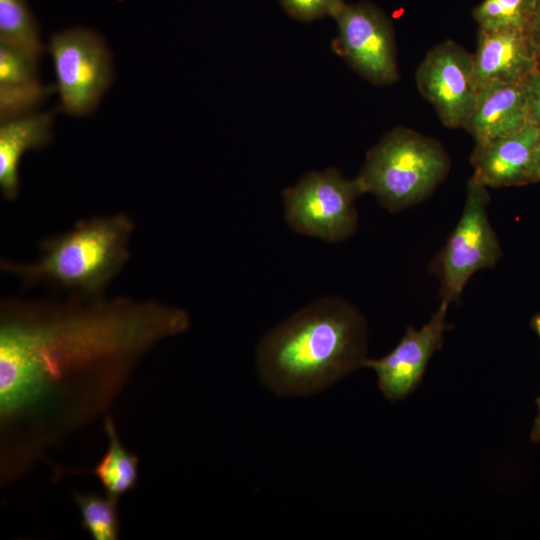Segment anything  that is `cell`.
Masks as SVG:
<instances>
[{
    "mask_svg": "<svg viewBox=\"0 0 540 540\" xmlns=\"http://www.w3.org/2000/svg\"><path fill=\"white\" fill-rule=\"evenodd\" d=\"M449 169V156L437 140L397 127L368 151L356 178L364 194L396 213L431 196Z\"/></svg>",
    "mask_w": 540,
    "mask_h": 540,
    "instance_id": "cell-4",
    "label": "cell"
},
{
    "mask_svg": "<svg viewBox=\"0 0 540 540\" xmlns=\"http://www.w3.org/2000/svg\"><path fill=\"white\" fill-rule=\"evenodd\" d=\"M474 77L479 89L497 83H525L540 67V52L527 32L479 28Z\"/></svg>",
    "mask_w": 540,
    "mask_h": 540,
    "instance_id": "cell-11",
    "label": "cell"
},
{
    "mask_svg": "<svg viewBox=\"0 0 540 540\" xmlns=\"http://www.w3.org/2000/svg\"><path fill=\"white\" fill-rule=\"evenodd\" d=\"M36 61L15 48L0 44L1 122L22 117L49 93L38 80Z\"/></svg>",
    "mask_w": 540,
    "mask_h": 540,
    "instance_id": "cell-15",
    "label": "cell"
},
{
    "mask_svg": "<svg viewBox=\"0 0 540 540\" xmlns=\"http://www.w3.org/2000/svg\"><path fill=\"white\" fill-rule=\"evenodd\" d=\"M280 2L291 17L301 21L333 16L344 3L342 0H280Z\"/></svg>",
    "mask_w": 540,
    "mask_h": 540,
    "instance_id": "cell-20",
    "label": "cell"
},
{
    "mask_svg": "<svg viewBox=\"0 0 540 540\" xmlns=\"http://www.w3.org/2000/svg\"><path fill=\"white\" fill-rule=\"evenodd\" d=\"M487 188L474 175L470 177L461 217L430 264L440 282L441 300L449 304L459 302L469 279L480 270L495 267L503 254L488 217Z\"/></svg>",
    "mask_w": 540,
    "mask_h": 540,
    "instance_id": "cell-6",
    "label": "cell"
},
{
    "mask_svg": "<svg viewBox=\"0 0 540 540\" xmlns=\"http://www.w3.org/2000/svg\"><path fill=\"white\" fill-rule=\"evenodd\" d=\"M61 107L80 116L98 103L111 79V59L102 39L86 29L54 34L50 41Z\"/></svg>",
    "mask_w": 540,
    "mask_h": 540,
    "instance_id": "cell-7",
    "label": "cell"
},
{
    "mask_svg": "<svg viewBox=\"0 0 540 540\" xmlns=\"http://www.w3.org/2000/svg\"><path fill=\"white\" fill-rule=\"evenodd\" d=\"M416 83L445 126L465 127L479 92L473 54L451 40L436 45L418 66Z\"/></svg>",
    "mask_w": 540,
    "mask_h": 540,
    "instance_id": "cell-8",
    "label": "cell"
},
{
    "mask_svg": "<svg viewBox=\"0 0 540 540\" xmlns=\"http://www.w3.org/2000/svg\"><path fill=\"white\" fill-rule=\"evenodd\" d=\"M135 223L125 213L77 221L71 229L43 239L30 262L1 259L3 273L22 286H51L67 295H104L130 258Z\"/></svg>",
    "mask_w": 540,
    "mask_h": 540,
    "instance_id": "cell-3",
    "label": "cell"
},
{
    "mask_svg": "<svg viewBox=\"0 0 540 540\" xmlns=\"http://www.w3.org/2000/svg\"><path fill=\"white\" fill-rule=\"evenodd\" d=\"M534 0H484L474 10L479 28L527 32Z\"/></svg>",
    "mask_w": 540,
    "mask_h": 540,
    "instance_id": "cell-19",
    "label": "cell"
},
{
    "mask_svg": "<svg viewBox=\"0 0 540 540\" xmlns=\"http://www.w3.org/2000/svg\"><path fill=\"white\" fill-rule=\"evenodd\" d=\"M448 306V302L441 300L423 327L417 330L408 326L400 342L387 355L364 360L362 367L374 370L378 387L389 401L404 399L420 384L431 357L442 348Z\"/></svg>",
    "mask_w": 540,
    "mask_h": 540,
    "instance_id": "cell-10",
    "label": "cell"
},
{
    "mask_svg": "<svg viewBox=\"0 0 540 540\" xmlns=\"http://www.w3.org/2000/svg\"><path fill=\"white\" fill-rule=\"evenodd\" d=\"M0 44L34 59L43 51L35 20L25 0H0Z\"/></svg>",
    "mask_w": 540,
    "mask_h": 540,
    "instance_id": "cell-17",
    "label": "cell"
},
{
    "mask_svg": "<svg viewBox=\"0 0 540 540\" xmlns=\"http://www.w3.org/2000/svg\"><path fill=\"white\" fill-rule=\"evenodd\" d=\"M530 182H540V129L534 150Z\"/></svg>",
    "mask_w": 540,
    "mask_h": 540,
    "instance_id": "cell-23",
    "label": "cell"
},
{
    "mask_svg": "<svg viewBox=\"0 0 540 540\" xmlns=\"http://www.w3.org/2000/svg\"><path fill=\"white\" fill-rule=\"evenodd\" d=\"M104 430L109 446L92 473L100 481L106 495L119 499L136 486L139 458L122 446L112 418H105Z\"/></svg>",
    "mask_w": 540,
    "mask_h": 540,
    "instance_id": "cell-16",
    "label": "cell"
},
{
    "mask_svg": "<svg viewBox=\"0 0 540 540\" xmlns=\"http://www.w3.org/2000/svg\"><path fill=\"white\" fill-rule=\"evenodd\" d=\"M527 34L533 45L540 52V0H534L532 17Z\"/></svg>",
    "mask_w": 540,
    "mask_h": 540,
    "instance_id": "cell-22",
    "label": "cell"
},
{
    "mask_svg": "<svg viewBox=\"0 0 540 540\" xmlns=\"http://www.w3.org/2000/svg\"><path fill=\"white\" fill-rule=\"evenodd\" d=\"M53 115L42 113L3 121L0 126V189L6 200L16 199L20 181L19 164L30 149L43 147L51 139Z\"/></svg>",
    "mask_w": 540,
    "mask_h": 540,
    "instance_id": "cell-14",
    "label": "cell"
},
{
    "mask_svg": "<svg viewBox=\"0 0 540 540\" xmlns=\"http://www.w3.org/2000/svg\"><path fill=\"white\" fill-rule=\"evenodd\" d=\"M538 414L534 422V426L531 432V440L533 442L540 441V396L537 398Z\"/></svg>",
    "mask_w": 540,
    "mask_h": 540,
    "instance_id": "cell-24",
    "label": "cell"
},
{
    "mask_svg": "<svg viewBox=\"0 0 540 540\" xmlns=\"http://www.w3.org/2000/svg\"><path fill=\"white\" fill-rule=\"evenodd\" d=\"M189 313L126 296L0 304V480L12 483L104 414L140 360L187 332Z\"/></svg>",
    "mask_w": 540,
    "mask_h": 540,
    "instance_id": "cell-1",
    "label": "cell"
},
{
    "mask_svg": "<svg viewBox=\"0 0 540 540\" xmlns=\"http://www.w3.org/2000/svg\"><path fill=\"white\" fill-rule=\"evenodd\" d=\"M531 324H532V328L534 329V331L536 332V334L538 335L540 339V314H536L532 318Z\"/></svg>",
    "mask_w": 540,
    "mask_h": 540,
    "instance_id": "cell-25",
    "label": "cell"
},
{
    "mask_svg": "<svg viewBox=\"0 0 540 540\" xmlns=\"http://www.w3.org/2000/svg\"><path fill=\"white\" fill-rule=\"evenodd\" d=\"M363 194L357 178H345L333 167L312 171L283 190L285 220L299 234L342 242L357 231L355 204Z\"/></svg>",
    "mask_w": 540,
    "mask_h": 540,
    "instance_id": "cell-5",
    "label": "cell"
},
{
    "mask_svg": "<svg viewBox=\"0 0 540 540\" xmlns=\"http://www.w3.org/2000/svg\"><path fill=\"white\" fill-rule=\"evenodd\" d=\"M82 527L94 540H117L119 537L118 499L96 493H75Z\"/></svg>",
    "mask_w": 540,
    "mask_h": 540,
    "instance_id": "cell-18",
    "label": "cell"
},
{
    "mask_svg": "<svg viewBox=\"0 0 540 540\" xmlns=\"http://www.w3.org/2000/svg\"><path fill=\"white\" fill-rule=\"evenodd\" d=\"M337 23V52L363 77L377 85L398 79L396 49L391 25L368 4H345L332 16Z\"/></svg>",
    "mask_w": 540,
    "mask_h": 540,
    "instance_id": "cell-9",
    "label": "cell"
},
{
    "mask_svg": "<svg viewBox=\"0 0 540 540\" xmlns=\"http://www.w3.org/2000/svg\"><path fill=\"white\" fill-rule=\"evenodd\" d=\"M524 83H497L479 89L465 128L476 145L519 132L529 125Z\"/></svg>",
    "mask_w": 540,
    "mask_h": 540,
    "instance_id": "cell-13",
    "label": "cell"
},
{
    "mask_svg": "<svg viewBox=\"0 0 540 540\" xmlns=\"http://www.w3.org/2000/svg\"><path fill=\"white\" fill-rule=\"evenodd\" d=\"M368 328L338 296L322 297L273 327L256 351L262 384L281 397L320 393L362 367Z\"/></svg>",
    "mask_w": 540,
    "mask_h": 540,
    "instance_id": "cell-2",
    "label": "cell"
},
{
    "mask_svg": "<svg viewBox=\"0 0 540 540\" xmlns=\"http://www.w3.org/2000/svg\"><path fill=\"white\" fill-rule=\"evenodd\" d=\"M539 128L527 125L517 133L476 145L473 175L485 186L500 188L530 183Z\"/></svg>",
    "mask_w": 540,
    "mask_h": 540,
    "instance_id": "cell-12",
    "label": "cell"
},
{
    "mask_svg": "<svg viewBox=\"0 0 540 540\" xmlns=\"http://www.w3.org/2000/svg\"><path fill=\"white\" fill-rule=\"evenodd\" d=\"M529 123L540 129V67L524 83Z\"/></svg>",
    "mask_w": 540,
    "mask_h": 540,
    "instance_id": "cell-21",
    "label": "cell"
}]
</instances>
